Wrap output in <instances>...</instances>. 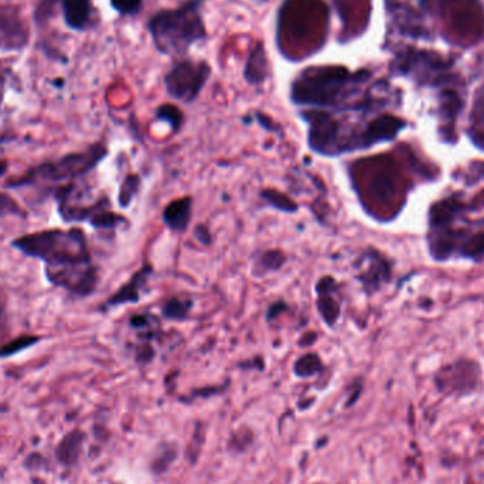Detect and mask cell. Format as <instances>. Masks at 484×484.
Segmentation results:
<instances>
[{"label": "cell", "mask_w": 484, "mask_h": 484, "mask_svg": "<svg viewBox=\"0 0 484 484\" xmlns=\"http://www.w3.org/2000/svg\"><path fill=\"white\" fill-rule=\"evenodd\" d=\"M12 247L46 265V276L77 296L91 295L98 283L85 234L79 228L47 230L12 241Z\"/></svg>", "instance_id": "1"}, {"label": "cell", "mask_w": 484, "mask_h": 484, "mask_svg": "<svg viewBox=\"0 0 484 484\" xmlns=\"http://www.w3.org/2000/svg\"><path fill=\"white\" fill-rule=\"evenodd\" d=\"M368 77L364 70L351 72L341 65L309 67L290 85V101L298 107L337 114L355 111L353 101Z\"/></svg>", "instance_id": "2"}, {"label": "cell", "mask_w": 484, "mask_h": 484, "mask_svg": "<svg viewBox=\"0 0 484 484\" xmlns=\"http://www.w3.org/2000/svg\"><path fill=\"white\" fill-rule=\"evenodd\" d=\"M204 0H187L176 9H167L150 18L148 27L156 50L164 55L181 57L207 39L203 18Z\"/></svg>", "instance_id": "3"}, {"label": "cell", "mask_w": 484, "mask_h": 484, "mask_svg": "<svg viewBox=\"0 0 484 484\" xmlns=\"http://www.w3.org/2000/svg\"><path fill=\"white\" fill-rule=\"evenodd\" d=\"M108 155V149L103 143H96L84 152H74L63 156L55 162L43 163L33 167L26 173L25 177L9 181L6 187H22L30 184L34 180H41L47 183H61L82 177L92 171Z\"/></svg>", "instance_id": "4"}, {"label": "cell", "mask_w": 484, "mask_h": 484, "mask_svg": "<svg viewBox=\"0 0 484 484\" xmlns=\"http://www.w3.org/2000/svg\"><path fill=\"white\" fill-rule=\"evenodd\" d=\"M211 75V67L206 61L180 60L164 75L163 84L170 98L183 104H192L204 89Z\"/></svg>", "instance_id": "5"}, {"label": "cell", "mask_w": 484, "mask_h": 484, "mask_svg": "<svg viewBox=\"0 0 484 484\" xmlns=\"http://www.w3.org/2000/svg\"><path fill=\"white\" fill-rule=\"evenodd\" d=\"M357 279L362 283L367 292H374L381 283L388 280L390 265L377 252H365L355 263Z\"/></svg>", "instance_id": "6"}, {"label": "cell", "mask_w": 484, "mask_h": 484, "mask_svg": "<svg viewBox=\"0 0 484 484\" xmlns=\"http://www.w3.org/2000/svg\"><path fill=\"white\" fill-rule=\"evenodd\" d=\"M153 273V268L150 265L143 266L139 269L125 284L121 286L119 290L105 302L103 309H114L118 306H124L128 303H138L142 298L143 290L148 286V282Z\"/></svg>", "instance_id": "7"}, {"label": "cell", "mask_w": 484, "mask_h": 484, "mask_svg": "<svg viewBox=\"0 0 484 484\" xmlns=\"http://www.w3.org/2000/svg\"><path fill=\"white\" fill-rule=\"evenodd\" d=\"M337 282L332 276H323L316 283V294H318V310L326 323V326L333 327L341 315L340 302L336 296L337 292Z\"/></svg>", "instance_id": "8"}, {"label": "cell", "mask_w": 484, "mask_h": 484, "mask_svg": "<svg viewBox=\"0 0 484 484\" xmlns=\"http://www.w3.org/2000/svg\"><path fill=\"white\" fill-rule=\"evenodd\" d=\"M404 125L405 124L401 119L394 117H379L371 121L364 129L365 149L381 142L393 140L404 128Z\"/></svg>", "instance_id": "9"}, {"label": "cell", "mask_w": 484, "mask_h": 484, "mask_svg": "<svg viewBox=\"0 0 484 484\" xmlns=\"http://www.w3.org/2000/svg\"><path fill=\"white\" fill-rule=\"evenodd\" d=\"M192 216V199L191 197H181L173 200L163 211V223L173 231V233H184Z\"/></svg>", "instance_id": "10"}, {"label": "cell", "mask_w": 484, "mask_h": 484, "mask_svg": "<svg viewBox=\"0 0 484 484\" xmlns=\"http://www.w3.org/2000/svg\"><path fill=\"white\" fill-rule=\"evenodd\" d=\"M269 75V60L263 44L259 41L249 54L245 68L244 78L251 85H261Z\"/></svg>", "instance_id": "11"}, {"label": "cell", "mask_w": 484, "mask_h": 484, "mask_svg": "<svg viewBox=\"0 0 484 484\" xmlns=\"http://www.w3.org/2000/svg\"><path fill=\"white\" fill-rule=\"evenodd\" d=\"M89 0H64V18L70 27L84 29L89 20Z\"/></svg>", "instance_id": "12"}, {"label": "cell", "mask_w": 484, "mask_h": 484, "mask_svg": "<svg viewBox=\"0 0 484 484\" xmlns=\"http://www.w3.org/2000/svg\"><path fill=\"white\" fill-rule=\"evenodd\" d=\"M192 306H195V302L191 299L171 298L163 305L162 315L164 319L171 322H184L188 318Z\"/></svg>", "instance_id": "13"}, {"label": "cell", "mask_w": 484, "mask_h": 484, "mask_svg": "<svg viewBox=\"0 0 484 484\" xmlns=\"http://www.w3.org/2000/svg\"><path fill=\"white\" fill-rule=\"evenodd\" d=\"M286 262V255L280 251H266L263 254H261L256 261H255V266H254V273L261 277L266 273L275 272L277 269H280L283 266V263Z\"/></svg>", "instance_id": "14"}, {"label": "cell", "mask_w": 484, "mask_h": 484, "mask_svg": "<svg viewBox=\"0 0 484 484\" xmlns=\"http://www.w3.org/2000/svg\"><path fill=\"white\" fill-rule=\"evenodd\" d=\"M261 197L273 209L279 210V211H284V213H296L299 210V206L294 202L287 199L282 192L272 190V188H266L263 191H261Z\"/></svg>", "instance_id": "15"}, {"label": "cell", "mask_w": 484, "mask_h": 484, "mask_svg": "<svg viewBox=\"0 0 484 484\" xmlns=\"http://www.w3.org/2000/svg\"><path fill=\"white\" fill-rule=\"evenodd\" d=\"M40 341L39 336H32V334H25L20 336L9 343H6L5 346L0 347V358H6V357H12L18 353H22L33 346H36Z\"/></svg>", "instance_id": "16"}, {"label": "cell", "mask_w": 484, "mask_h": 484, "mask_svg": "<svg viewBox=\"0 0 484 484\" xmlns=\"http://www.w3.org/2000/svg\"><path fill=\"white\" fill-rule=\"evenodd\" d=\"M139 187H140V177L139 176H136V174L126 176V178L124 180L121 190H119V206L122 209H126L132 203V200L139 192Z\"/></svg>", "instance_id": "17"}, {"label": "cell", "mask_w": 484, "mask_h": 484, "mask_svg": "<svg viewBox=\"0 0 484 484\" xmlns=\"http://www.w3.org/2000/svg\"><path fill=\"white\" fill-rule=\"evenodd\" d=\"M79 445H81L79 435L77 432L70 433L58 446V457L67 463L74 462L79 452Z\"/></svg>", "instance_id": "18"}, {"label": "cell", "mask_w": 484, "mask_h": 484, "mask_svg": "<svg viewBox=\"0 0 484 484\" xmlns=\"http://www.w3.org/2000/svg\"><path fill=\"white\" fill-rule=\"evenodd\" d=\"M322 369V360L319 358V355L309 353L305 354L303 357H301L296 362H295V372L299 377H309V375H315L316 372H319Z\"/></svg>", "instance_id": "19"}, {"label": "cell", "mask_w": 484, "mask_h": 484, "mask_svg": "<svg viewBox=\"0 0 484 484\" xmlns=\"http://www.w3.org/2000/svg\"><path fill=\"white\" fill-rule=\"evenodd\" d=\"M156 117L159 121L167 122L170 125V128L176 132L183 126V122H184V117H183L181 111L173 105L159 107V110L156 111Z\"/></svg>", "instance_id": "20"}, {"label": "cell", "mask_w": 484, "mask_h": 484, "mask_svg": "<svg viewBox=\"0 0 484 484\" xmlns=\"http://www.w3.org/2000/svg\"><path fill=\"white\" fill-rule=\"evenodd\" d=\"M114 9L124 16L138 15L143 6V0H111Z\"/></svg>", "instance_id": "21"}, {"label": "cell", "mask_w": 484, "mask_h": 484, "mask_svg": "<svg viewBox=\"0 0 484 484\" xmlns=\"http://www.w3.org/2000/svg\"><path fill=\"white\" fill-rule=\"evenodd\" d=\"M6 216H22V210L13 199L0 192V217Z\"/></svg>", "instance_id": "22"}, {"label": "cell", "mask_w": 484, "mask_h": 484, "mask_svg": "<svg viewBox=\"0 0 484 484\" xmlns=\"http://www.w3.org/2000/svg\"><path fill=\"white\" fill-rule=\"evenodd\" d=\"M286 310H287V305H286L284 302H282V301H277V302H275V303L268 309V312H266V320L270 322V320H273L275 318H277L279 315H282V313L286 312Z\"/></svg>", "instance_id": "23"}, {"label": "cell", "mask_w": 484, "mask_h": 484, "mask_svg": "<svg viewBox=\"0 0 484 484\" xmlns=\"http://www.w3.org/2000/svg\"><path fill=\"white\" fill-rule=\"evenodd\" d=\"M255 115H256V119H258L259 125L262 128H265L266 131H269V132H279L280 131V126L277 124H275L269 117H265V115H262L259 112H256Z\"/></svg>", "instance_id": "24"}, {"label": "cell", "mask_w": 484, "mask_h": 484, "mask_svg": "<svg viewBox=\"0 0 484 484\" xmlns=\"http://www.w3.org/2000/svg\"><path fill=\"white\" fill-rule=\"evenodd\" d=\"M195 237H196L203 245H210L211 241H213L209 228L204 227V225H197V227H196V230H195Z\"/></svg>", "instance_id": "25"}, {"label": "cell", "mask_w": 484, "mask_h": 484, "mask_svg": "<svg viewBox=\"0 0 484 484\" xmlns=\"http://www.w3.org/2000/svg\"><path fill=\"white\" fill-rule=\"evenodd\" d=\"M316 339H318V334L315 332H309L301 339L299 343H301V346H312L316 341Z\"/></svg>", "instance_id": "26"}, {"label": "cell", "mask_w": 484, "mask_h": 484, "mask_svg": "<svg viewBox=\"0 0 484 484\" xmlns=\"http://www.w3.org/2000/svg\"><path fill=\"white\" fill-rule=\"evenodd\" d=\"M8 163L5 160H0V177H2L8 171Z\"/></svg>", "instance_id": "27"}, {"label": "cell", "mask_w": 484, "mask_h": 484, "mask_svg": "<svg viewBox=\"0 0 484 484\" xmlns=\"http://www.w3.org/2000/svg\"><path fill=\"white\" fill-rule=\"evenodd\" d=\"M0 316H2V309H0Z\"/></svg>", "instance_id": "28"}]
</instances>
